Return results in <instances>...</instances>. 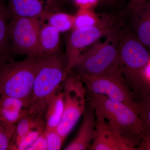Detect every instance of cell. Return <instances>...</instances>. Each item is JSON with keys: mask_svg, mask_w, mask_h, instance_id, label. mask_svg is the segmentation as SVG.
<instances>
[{"mask_svg": "<svg viewBox=\"0 0 150 150\" xmlns=\"http://www.w3.org/2000/svg\"><path fill=\"white\" fill-rule=\"evenodd\" d=\"M86 89V88H85ZM87 102L103 115L115 132L137 148L143 140L142 121L137 110L86 89Z\"/></svg>", "mask_w": 150, "mask_h": 150, "instance_id": "cell-3", "label": "cell"}, {"mask_svg": "<svg viewBox=\"0 0 150 150\" xmlns=\"http://www.w3.org/2000/svg\"><path fill=\"white\" fill-rule=\"evenodd\" d=\"M40 26L38 18H20L10 21L9 32L13 55L38 56Z\"/></svg>", "mask_w": 150, "mask_h": 150, "instance_id": "cell-9", "label": "cell"}, {"mask_svg": "<svg viewBox=\"0 0 150 150\" xmlns=\"http://www.w3.org/2000/svg\"><path fill=\"white\" fill-rule=\"evenodd\" d=\"M114 17L106 15L100 18L97 25L74 29L66 44V55L68 62V72H69L84 48L92 44L102 36L107 35L115 28Z\"/></svg>", "mask_w": 150, "mask_h": 150, "instance_id": "cell-8", "label": "cell"}, {"mask_svg": "<svg viewBox=\"0 0 150 150\" xmlns=\"http://www.w3.org/2000/svg\"><path fill=\"white\" fill-rule=\"evenodd\" d=\"M137 150H150V137L142 140V143L138 147Z\"/></svg>", "mask_w": 150, "mask_h": 150, "instance_id": "cell-28", "label": "cell"}, {"mask_svg": "<svg viewBox=\"0 0 150 150\" xmlns=\"http://www.w3.org/2000/svg\"><path fill=\"white\" fill-rule=\"evenodd\" d=\"M16 126L6 125L0 129V150H11V142Z\"/></svg>", "mask_w": 150, "mask_h": 150, "instance_id": "cell-22", "label": "cell"}, {"mask_svg": "<svg viewBox=\"0 0 150 150\" xmlns=\"http://www.w3.org/2000/svg\"><path fill=\"white\" fill-rule=\"evenodd\" d=\"M120 67L137 101L150 93L146 67L150 59L148 48L129 29H121L118 42Z\"/></svg>", "mask_w": 150, "mask_h": 150, "instance_id": "cell-2", "label": "cell"}, {"mask_svg": "<svg viewBox=\"0 0 150 150\" xmlns=\"http://www.w3.org/2000/svg\"><path fill=\"white\" fill-rule=\"evenodd\" d=\"M48 24L61 32H64L74 28L75 17L62 13H53L46 16Z\"/></svg>", "mask_w": 150, "mask_h": 150, "instance_id": "cell-20", "label": "cell"}, {"mask_svg": "<svg viewBox=\"0 0 150 150\" xmlns=\"http://www.w3.org/2000/svg\"><path fill=\"white\" fill-rule=\"evenodd\" d=\"M95 113L96 135L90 150H137L111 128L99 112Z\"/></svg>", "mask_w": 150, "mask_h": 150, "instance_id": "cell-10", "label": "cell"}, {"mask_svg": "<svg viewBox=\"0 0 150 150\" xmlns=\"http://www.w3.org/2000/svg\"><path fill=\"white\" fill-rule=\"evenodd\" d=\"M39 57L12 60L0 66V96L28 101L34 82Z\"/></svg>", "mask_w": 150, "mask_h": 150, "instance_id": "cell-4", "label": "cell"}, {"mask_svg": "<svg viewBox=\"0 0 150 150\" xmlns=\"http://www.w3.org/2000/svg\"><path fill=\"white\" fill-rule=\"evenodd\" d=\"M120 30L116 25L108 34L104 42L97 43L81 54L70 71L78 77L92 76L114 65H120L118 42Z\"/></svg>", "mask_w": 150, "mask_h": 150, "instance_id": "cell-6", "label": "cell"}, {"mask_svg": "<svg viewBox=\"0 0 150 150\" xmlns=\"http://www.w3.org/2000/svg\"><path fill=\"white\" fill-rule=\"evenodd\" d=\"M132 17L133 32L143 44L150 48V0Z\"/></svg>", "mask_w": 150, "mask_h": 150, "instance_id": "cell-16", "label": "cell"}, {"mask_svg": "<svg viewBox=\"0 0 150 150\" xmlns=\"http://www.w3.org/2000/svg\"><path fill=\"white\" fill-rule=\"evenodd\" d=\"M74 1L80 8L91 9L96 6L101 0H74Z\"/></svg>", "mask_w": 150, "mask_h": 150, "instance_id": "cell-27", "label": "cell"}, {"mask_svg": "<svg viewBox=\"0 0 150 150\" xmlns=\"http://www.w3.org/2000/svg\"><path fill=\"white\" fill-rule=\"evenodd\" d=\"M60 32L49 24L40 26L38 36V56H46L59 50Z\"/></svg>", "mask_w": 150, "mask_h": 150, "instance_id": "cell-15", "label": "cell"}, {"mask_svg": "<svg viewBox=\"0 0 150 150\" xmlns=\"http://www.w3.org/2000/svg\"><path fill=\"white\" fill-rule=\"evenodd\" d=\"M47 150H59L62 148L64 139L57 132L56 129L45 131Z\"/></svg>", "mask_w": 150, "mask_h": 150, "instance_id": "cell-24", "label": "cell"}, {"mask_svg": "<svg viewBox=\"0 0 150 150\" xmlns=\"http://www.w3.org/2000/svg\"><path fill=\"white\" fill-rule=\"evenodd\" d=\"M10 21L20 18H38L43 16V4L40 0H8Z\"/></svg>", "mask_w": 150, "mask_h": 150, "instance_id": "cell-13", "label": "cell"}, {"mask_svg": "<svg viewBox=\"0 0 150 150\" xmlns=\"http://www.w3.org/2000/svg\"><path fill=\"white\" fill-rule=\"evenodd\" d=\"M62 1L65 3H69L71 1V0H61Z\"/></svg>", "mask_w": 150, "mask_h": 150, "instance_id": "cell-33", "label": "cell"}, {"mask_svg": "<svg viewBox=\"0 0 150 150\" xmlns=\"http://www.w3.org/2000/svg\"><path fill=\"white\" fill-rule=\"evenodd\" d=\"M28 101L13 97L0 96V122L8 126H16L28 113Z\"/></svg>", "mask_w": 150, "mask_h": 150, "instance_id": "cell-12", "label": "cell"}, {"mask_svg": "<svg viewBox=\"0 0 150 150\" xmlns=\"http://www.w3.org/2000/svg\"><path fill=\"white\" fill-rule=\"evenodd\" d=\"M99 18L91 9L80 8L75 17L74 24L73 29L96 25L99 23Z\"/></svg>", "mask_w": 150, "mask_h": 150, "instance_id": "cell-21", "label": "cell"}, {"mask_svg": "<svg viewBox=\"0 0 150 150\" xmlns=\"http://www.w3.org/2000/svg\"><path fill=\"white\" fill-rule=\"evenodd\" d=\"M102 2L108 5H112L117 2V0H101Z\"/></svg>", "mask_w": 150, "mask_h": 150, "instance_id": "cell-30", "label": "cell"}, {"mask_svg": "<svg viewBox=\"0 0 150 150\" xmlns=\"http://www.w3.org/2000/svg\"><path fill=\"white\" fill-rule=\"evenodd\" d=\"M126 0H117V2H118L119 3H123Z\"/></svg>", "mask_w": 150, "mask_h": 150, "instance_id": "cell-32", "label": "cell"}, {"mask_svg": "<svg viewBox=\"0 0 150 150\" xmlns=\"http://www.w3.org/2000/svg\"><path fill=\"white\" fill-rule=\"evenodd\" d=\"M82 122L76 136L66 147V150H89L96 135L95 113L93 107L87 102Z\"/></svg>", "mask_w": 150, "mask_h": 150, "instance_id": "cell-11", "label": "cell"}, {"mask_svg": "<svg viewBox=\"0 0 150 150\" xmlns=\"http://www.w3.org/2000/svg\"><path fill=\"white\" fill-rule=\"evenodd\" d=\"M150 0H129L125 7V12L131 16L134 15Z\"/></svg>", "mask_w": 150, "mask_h": 150, "instance_id": "cell-25", "label": "cell"}, {"mask_svg": "<svg viewBox=\"0 0 150 150\" xmlns=\"http://www.w3.org/2000/svg\"><path fill=\"white\" fill-rule=\"evenodd\" d=\"M64 110V93L59 91L52 98L48 104L44 119L46 132L56 129L62 120Z\"/></svg>", "mask_w": 150, "mask_h": 150, "instance_id": "cell-18", "label": "cell"}, {"mask_svg": "<svg viewBox=\"0 0 150 150\" xmlns=\"http://www.w3.org/2000/svg\"><path fill=\"white\" fill-rule=\"evenodd\" d=\"M79 77L89 91L124 103L139 113L138 102L123 76L120 65L112 66L98 74Z\"/></svg>", "mask_w": 150, "mask_h": 150, "instance_id": "cell-5", "label": "cell"}, {"mask_svg": "<svg viewBox=\"0 0 150 150\" xmlns=\"http://www.w3.org/2000/svg\"><path fill=\"white\" fill-rule=\"evenodd\" d=\"M44 118H38L27 113L21 118L16 125L15 130L11 142V150H15L18 143L30 131L35 129H46Z\"/></svg>", "mask_w": 150, "mask_h": 150, "instance_id": "cell-17", "label": "cell"}, {"mask_svg": "<svg viewBox=\"0 0 150 150\" xmlns=\"http://www.w3.org/2000/svg\"><path fill=\"white\" fill-rule=\"evenodd\" d=\"M46 129H35L30 131L24 136L19 142L16 147L15 150H27L38 137L44 133Z\"/></svg>", "mask_w": 150, "mask_h": 150, "instance_id": "cell-23", "label": "cell"}, {"mask_svg": "<svg viewBox=\"0 0 150 150\" xmlns=\"http://www.w3.org/2000/svg\"><path fill=\"white\" fill-rule=\"evenodd\" d=\"M64 85V113L56 129L65 139L83 114L87 100L83 83L72 72L68 74Z\"/></svg>", "mask_w": 150, "mask_h": 150, "instance_id": "cell-7", "label": "cell"}, {"mask_svg": "<svg viewBox=\"0 0 150 150\" xmlns=\"http://www.w3.org/2000/svg\"><path fill=\"white\" fill-rule=\"evenodd\" d=\"M3 1H0V66L13 59L9 32V16Z\"/></svg>", "mask_w": 150, "mask_h": 150, "instance_id": "cell-14", "label": "cell"}, {"mask_svg": "<svg viewBox=\"0 0 150 150\" xmlns=\"http://www.w3.org/2000/svg\"><path fill=\"white\" fill-rule=\"evenodd\" d=\"M4 1V0H0V1Z\"/></svg>", "mask_w": 150, "mask_h": 150, "instance_id": "cell-34", "label": "cell"}, {"mask_svg": "<svg viewBox=\"0 0 150 150\" xmlns=\"http://www.w3.org/2000/svg\"><path fill=\"white\" fill-rule=\"evenodd\" d=\"M145 74L147 80L150 84V59L145 69Z\"/></svg>", "mask_w": 150, "mask_h": 150, "instance_id": "cell-29", "label": "cell"}, {"mask_svg": "<svg viewBox=\"0 0 150 150\" xmlns=\"http://www.w3.org/2000/svg\"><path fill=\"white\" fill-rule=\"evenodd\" d=\"M27 150H47L45 131L38 137Z\"/></svg>", "mask_w": 150, "mask_h": 150, "instance_id": "cell-26", "label": "cell"}, {"mask_svg": "<svg viewBox=\"0 0 150 150\" xmlns=\"http://www.w3.org/2000/svg\"><path fill=\"white\" fill-rule=\"evenodd\" d=\"M142 121V139L150 137V93L137 101Z\"/></svg>", "mask_w": 150, "mask_h": 150, "instance_id": "cell-19", "label": "cell"}, {"mask_svg": "<svg viewBox=\"0 0 150 150\" xmlns=\"http://www.w3.org/2000/svg\"><path fill=\"white\" fill-rule=\"evenodd\" d=\"M5 126H6V125L1 123V122H0V129H1L2 128H3V127H4Z\"/></svg>", "mask_w": 150, "mask_h": 150, "instance_id": "cell-31", "label": "cell"}, {"mask_svg": "<svg viewBox=\"0 0 150 150\" xmlns=\"http://www.w3.org/2000/svg\"><path fill=\"white\" fill-rule=\"evenodd\" d=\"M38 57L28 113L44 118L48 104L67 77L68 62L67 56L60 50L48 56Z\"/></svg>", "mask_w": 150, "mask_h": 150, "instance_id": "cell-1", "label": "cell"}]
</instances>
